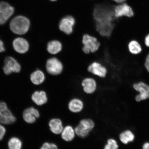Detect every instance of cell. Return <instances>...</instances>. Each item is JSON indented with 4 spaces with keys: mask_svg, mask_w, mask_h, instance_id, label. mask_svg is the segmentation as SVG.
Returning a JSON list of instances; mask_svg holds the SVG:
<instances>
[{
    "mask_svg": "<svg viewBox=\"0 0 149 149\" xmlns=\"http://www.w3.org/2000/svg\"><path fill=\"white\" fill-rule=\"evenodd\" d=\"M93 16L95 23L96 29L102 37L111 36L116 19L114 15L113 8L116 4L111 0H97Z\"/></svg>",
    "mask_w": 149,
    "mask_h": 149,
    "instance_id": "6da1fadb",
    "label": "cell"
},
{
    "mask_svg": "<svg viewBox=\"0 0 149 149\" xmlns=\"http://www.w3.org/2000/svg\"><path fill=\"white\" fill-rule=\"evenodd\" d=\"M30 22L29 19L22 16L15 17L10 24L11 31L15 34L22 35L25 34L29 31Z\"/></svg>",
    "mask_w": 149,
    "mask_h": 149,
    "instance_id": "7a4b0ae2",
    "label": "cell"
},
{
    "mask_svg": "<svg viewBox=\"0 0 149 149\" xmlns=\"http://www.w3.org/2000/svg\"><path fill=\"white\" fill-rule=\"evenodd\" d=\"M81 42L83 45L82 49L86 54L95 53L99 49L101 45L97 38L88 33L83 35Z\"/></svg>",
    "mask_w": 149,
    "mask_h": 149,
    "instance_id": "3957f363",
    "label": "cell"
},
{
    "mask_svg": "<svg viewBox=\"0 0 149 149\" xmlns=\"http://www.w3.org/2000/svg\"><path fill=\"white\" fill-rule=\"evenodd\" d=\"M132 87L137 93L135 96L136 101L139 102L149 99V84L142 80L134 82Z\"/></svg>",
    "mask_w": 149,
    "mask_h": 149,
    "instance_id": "277c9868",
    "label": "cell"
},
{
    "mask_svg": "<svg viewBox=\"0 0 149 149\" xmlns=\"http://www.w3.org/2000/svg\"><path fill=\"white\" fill-rule=\"evenodd\" d=\"M95 125L94 121L91 119H83L74 128L76 134L81 138H84L94 129Z\"/></svg>",
    "mask_w": 149,
    "mask_h": 149,
    "instance_id": "5b68a950",
    "label": "cell"
},
{
    "mask_svg": "<svg viewBox=\"0 0 149 149\" xmlns=\"http://www.w3.org/2000/svg\"><path fill=\"white\" fill-rule=\"evenodd\" d=\"M46 68L48 74L53 76H57L62 73L64 65L59 59L53 57L47 61Z\"/></svg>",
    "mask_w": 149,
    "mask_h": 149,
    "instance_id": "8992f818",
    "label": "cell"
},
{
    "mask_svg": "<svg viewBox=\"0 0 149 149\" xmlns=\"http://www.w3.org/2000/svg\"><path fill=\"white\" fill-rule=\"evenodd\" d=\"M75 24V19L73 16L68 15L61 19L58 24V28L61 32L69 35L73 32Z\"/></svg>",
    "mask_w": 149,
    "mask_h": 149,
    "instance_id": "52a82bcc",
    "label": "cell"
},
{
    "mask_svg": "<svg viewBox=\"0 0 149 149\" xmlns=\"http://www.w3.org/2000/svg\"><path fill=\"white\" fill-rule=\"evenodd\" d=\"M113 13L116 18L123 17L130 18L134 15L133 8L126 2L115 4L113 8Z\"/></svg>",
    "mask_w": 149,
    "mask_h": 149,
    "instance_id": "ba28073f",
    "label": "cell"
},
{
    "mask_svg": "<svg viewBox=\"0 0 149 149\" xmlns=\"http://www.w3.org/2000/svg\"><path fill=\"white\" fill-rule=\"evenodd\" d=\"M87 70L89 73L101 79H105L109 73L107 66L98 61L91 63L89 65Z\"/></svg>",
    "mask_w": 149,
    "mask_h": 149,
    "instance_id": "9c48e42d",
    "label": "cell"
},
{
    "mask_svg": "<svg viewBox=\"0 0 149 149\" xmlns=\"http://www.w3.org/2000/svg\"><path fill=\"white\" fill-rule=\"evenodd\" d=\"M16 118L4 102H0V123L4 124L13 123Z\"/></svg>",
    "mask_w": 149,
    "mask_h": 149,
    "instance_id": "30bf717a",
    "label": "cell"
},
{
    "mask_svg": "<svg viewBox=\"0 0 149 149\" xmlns=\"http://www.w3.org/2000/svg\"><path fill=\"white\" fill-rule=\"evenodd\" d=\"M14 8L6 2H0V25H3L13 14Z\"/></svg>",
    "mask_w": 149,
    "mask_h": 149,
    "instance_id": "8fae6325",
    "label": "cell"
},
{
    "mask_svg": "<svg viewBox=\"0 0 149 149\" xmlns=\"http://www.w3.org/2000/svg\"><path fill=\"white\" fill-rule=\"evenodd\" d=\"M3 69L4 73L9 74L13 72H19L21 66L15 59L11 57L6 58Z\"/></svg>",
    "mask_w": 149,
    "mask_h": 149,
    "instance_id": "7c38bea8",
    "label": "cell"
},
{
    "mask_svg": "<svg viewBox=\"0 0 149 149\" xmlns=\"http://www.w3.org/2000/svg\"><path fill=\"white\" fill-rule=\"evenodd\" d=\"M127 49L130 54L137 56L142 53L144 49V46L139 40L133 39L128 42L127 44Z\"/></svg>",
    "mask_w": 149,
    "mask_h": 149,
    "instance_id": "4fadbf2b",
    "label": "cell"
},
{
    "mask_svg": "<svg viewBox=\"0 0 149 149\" xmlns=\"http://www.w3.org/2000/svg\"><path fill=\"white\" fill-rule=\"evenodd\" d=\"M81 86L84 92L87 94H92L97 88L96 80L92 77L85 78L81 82Z\"/></svg>",
    "mask_w": 149,
    "mask_h": 149,
    "instance_id": "5bb4252c",
    "label": "cell"
},
{
    "mask_svg": "<svg viewBox=\"0 0 149 149\" xmlns=\"http://www.w3.org/2000/svg\"><path fill=\"white\" fill-rule=\"evenodd\" d=\"M40 117V113L39 111L33 107L28 108L23 112L24 120L27 123H33Z\"/></svg>",
    "mask_w": 149,
    "mask_h": 149,
    "instance_id": "9a60e30c",
    "label": "cell"
},
{
    "mask_svg": "<svg viewBox=\"0 0 149 149\" xmlns=\"http://www.w3.org/2000/svg\"><path fill=\"white\" fill-rule=\"evenodd\" d=\"M13 46L15 51L20 54L26 53L29 48V43L25 39L22 38L15 39L13 42Z\"/></svg>",
    "mask_w": 149,
    "mask_h": 149,
    "instance_id": "2e32d148",
    "label": "cell"
},
{
    "mask_svg": "<svg viewBox=\"0 0 149 149\" xmlns=\"http://www.w3.org/2000/svg\"><path fill=\"white\" fill-rule=\"evenodd\" d=\"M63 45L60 41L54 40L50 41L47 45V50L52 55H56L61 53L63 50Z\"/></svg>",
    "mask_w": 149,
    "mask_h": 149,
    "instance_id": "e0dca14e",
    "label": "cell"
},
{
    "mask_svg": "<svg viewBox=\"0 0 149 149\" xmlns=\"http://www.w3.org/2000/svg\"><path fill=\"white\" fill-rule=\"evenodd\" d=\"M48 125L52 133L56 135L61 134L64 128L62 121L58 118L51 119L49 121Z\"/></svg>",
    "mask_w": 149,
    "mask_h": 149,
    "instance_id": "ac0fdd59",
    "label": "cell"
},
{
    "mask_svg": "<svg viewBox=\"0 0 149 149\" xmlns=\"http://www.w3.org/2000/svg\"><path fill=\"white\" fill-rule=\"evenodd\" d=\"M31 99L34 103L38 106H42L48 101L47 95L44 91H36L31 96Z\"/></svg>",
    "mask_w": 149,
    "mask_h": 149,
    "instance_id": "d6986e66",
    "label": "cell"
},
{
    "mask_svg": "<svg viewBox=\"0 0 149 149\" xmlns=\"http://www.w3.org/2000/svg\"><path fill=\"white\" fill-rule=\"evenodd\" d=\"M84 107L82 100L78 98L72 99L69 102L68 108L72 113H77L83 110Z\"/></svg>",
    "mask_w": 149,
    "mask_h": 149,
    "instance_id": "ffe728a7",
    "label": "cell"
},
{
    "mask_svg": "<svg viewBox=\"0 0 149 149\" xmlns=\"http://www.w3.org/2000/svg\"><path fill=\"white\" fill-rule=\"evenodd\" d=\"M61 134V138L67 142L73 140L76 135L74 129L70 125L64 127Z\"/></svg>",
    "mask_w": 149,
    "mask_h": 149,
    "instance_id": "44dd1931",
    "label": "cell"
},
{
    "mask_svg": "<svg viewBox=\"0 0 149 149\" xmlns=\"http://www.w3.org/2000/svg\"><path fill=\"white\" fill-rule=\"evenodd\" d=\"M135 136L130 130H126L121 132L119 135V139L123 144H127L134 140Z\"/></svg>",
    "mask_w": 149,
    "mask_h": 149,
    "instance_id": "7402d4cb",
    "label": "cell"
},
{
    "mask_svg": "<svg viewBox=\"0 0 149 149\" xmlns=\"http://www.w3.org/2000/svg\"><path fill=\"white\" fill-rule=\"evenodd\" d=\"M45 78L44 72L40 70L35 71L31 75V81L35 85H40L43 83Z\"/></svg>",
    "mask_w": 149,
    "mask_h": 149,
    "instance_id": "603a6c76",
    "label": "cell"
},
{
    "mask_svg": "<svg viewBox=\"0 0 149 149\" xmlns=\"http://www.w3.org/2000/svg\"><path fill=\"white\" fill-rule=\"evenodd\" d=\"M8 147L9 149H22V141L18 138H11L8 141Z\"/></svg>",
    "mask_w": 149,
    "mask_h": 149,
    "instance_id": "cb8c5ba5",
    "label": "cell"
},
{
    "mask_svg": "<svg viewBox=\"0 0 149 149\" xmlns=\"http://www.w3.org/2000/svg\"><path fill=\"white\" fill-rule=\"evenodd\" d=\"M118 148L119 145L116 140L110 139L107 141L104 149H118Z\"/></svg>",
    "mask_w": 149,
    "mask_h": 149,
    "instance_id": "d4e9b609",
    "label": "cell"
},
{
    "mask_svg": "<svg viewBox=\"0 0 149 149\" xmlns=\"http://www.w3.org/2000/svg\"><path fill=\"white\" fill-rule=\"evenodd\" d=\"M40 149H58V148L54 143L45 142L42 144Z\"/></svg>",
    "mask_w": 149,
    "mask_h": 149,
    "instance_id": "484cf974",
    "label": "cell"
},
{
    "mask_svg": "<svg viewBox=\"0 0 149 149\" xmlns=\"http://www.w3.org/2000/svg\"><path fill=\"white\" fill-rule=\"evenodd\" d=\"M143 66L146 71L149 74V51L145 56L143 62Z\"/></svg>",
    "mask_w": 149,
    "mask_h": 149,
    "instance_id": "4316f807",
    "label": "cell"
},
{
    "mask_svg": "<svg viewBox=\"0 0 149 149\" xmlns=\"http://www.w3.org/2000/svg\"><path fill=\"white\" fill-rule=\"evenodd\" d=\"M143 45L145 47L149 49V33L145 35L144 37Z\"/></svg>",
    "mask_w": 149,
    "mask_h": 149,
    "instance_id": "83f0119b",
    "label": "cell"
},
{
    "mask_svg": "<svg viewBox=\"0 0 149 149\" xmlns=\"http://www.w3.org/2000/svg\"><path fill=\"white\" fill-rule=\"evenodd\" d=\"M6 132V130L2 125L0 124V141L2 140L4 137Z\"/></svg>",
    "mask_w": 149,
    "mask_h": 149,
    "instance_id": "f1b7e54d",
    "label": "cell"
},
{
    "mask_svg": "<svg viewBox=\"0 0 149 149\" xmlns=\"http://www.w3.org/2000/svg\"><path fill=\"white\" fill-rule=\"evenodd\" d=\"M5 51V49L3 43L2 41L0 40V53L3 52Z\"/></svg>",
    "mask_w": 149,
    "mask_h": 149,
    "instance_id": "f546056e",
    "label": "cell"
},
{
    "mask_svg": "<svg viewBox=\"0 0 149 149\" xmlns=\"http://www.w3.org/2000/svg\"><path fill=\"white\" fill-rule=\"evenodd\" d=\"M142 149H149V142L144 143L143 145Z\"/></svg>",
    "mask_w": 149,
    "mask_h": 149,
    "instance_id": "4dcf8cb0",
    "label": "cell"
},
{
    "mask_svg": "<svg viewBox=\"0 0 149 149\" xmlns=\"http://www.w3.org/2000/svg\"><path fill=\"white\" fill-rule=\"evenodd\" d=\"M111 1L117 3V4H119V3L125 2L127 0H111Z\"/></svg>",
    "mask_w": 149,
    "mask_h": 149,
    "instance_id": "1f68e13d",
    "label": "cell"
},
{
    "mask_svg": "<svg viewBox=\"0 0 149 149\" xmlns=\"http://www.w3.org/2000/svg\"><path fill=\"white\" fill-rule=\"evenodd\" d=\"M50 1L52 2H55L58 1V0H49Z\"/></svg>",
    "mask_w": 149,
    "mask_h": 149,
    "instance_id": "d6a6232c",
    "label": "cell"
}]
</instances>
